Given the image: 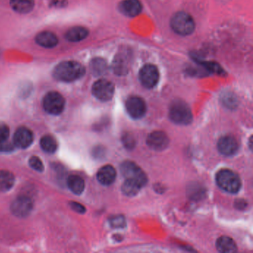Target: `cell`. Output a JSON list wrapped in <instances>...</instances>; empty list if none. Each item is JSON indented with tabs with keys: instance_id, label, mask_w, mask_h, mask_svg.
<instances>
[{
	"instance_id": "6da1fadb",
	"label": "cell",
	"mask_w": 253,
	"mask_h": 253,
	"mask_svg": "<svg viewBox=\"0 0 253 253\" xmlns=\"http://www.w3.org/2000/svg\"><path fill=\"white\" fill-rule=\"evenodd\" d=\"M85 73V68L78 62L63 61L54 68L53 77L57 81L69 83L81 79Z\"/></svg>"
},
{
	"instance_id": "7a4b0ae2",
	"label": "cell",
	"mask_w": 253,
	"mask_h": 253,
	"mask_svg": "<svg viewBox=\"0 0 253 253\" xmlns=\"http://www.w3.org/2000/svg\"><path fill=\"white\" fill-rule=\"evenodd\" d=\"M216 182L220 189L231 194L237 193L241 188V179L232 170H220L216 175Z\"/></svg>"
},
{
	"instance_id": "3957f363",
	"label": "cell",
	"mask_w": 253,
	"mask_h": 253,
	"mask_svg": "<svg viewBox=\"0 0 253 253\" xmlns=\"http://www.w3.org/2000/svg\"><path fill=\"white\" fill-rule=\"evenodd\" d=\"M169 118L174 124L188 125L192 123L193 115L190 108L185 102L176 100L170 106Z\"/></svg>"
},
{
	"instance_id": "277c9868",
	"label": "cell",
	"mask_w": 253,
	"mask_h": 253,
	"mask_svg": "<svg viewBox=\"0 0 253 253\" xmlns=\"http://www.w3.org/2000/svg\"><path fill=\"white\" fill-rule=\"evenodd\" d=\"M171 27L177 35L187 36L195 31V21L189 14L181 11L173 16L171 20Z\"/></svg>"
},
{
	"instance_id": "5b68a950",
	"label": "cell",
	"mask_w": 253,
	"mask_h": 253,
	"mask_svg": "<svg viewBox=\"0 0 253 253\" xmlns=\"http://www.w3.org/2000/svg\"><path fill=\"white\" fill-rule=\"evenodd\" d=\"M121 171L126 180L135 182L141 187L147 184V176L144 171L132 161H127L123 163L121 166Z\"/></svg>"
},
{
	"instance_id": "8992f818",
	"label": "cell",
	"mask_w": 253,
	"mask_h": 253,
	"mask_svg": "<svg viewBox=\"0 0 253 253\" xmlns=\"http://www.w3.org/2000/svg\"><path fill=\"white\" fill-rule=\"evenodd\" d=\"M66 106V100L62 94L57 91L47 93L42 100V106L47 113L59 115L63 112Z\"/></svg>"
},
{
	"instance_id": "52a82bcc",
	"label": "cell",
	"mask_w": 253,
	"mask_h": 253,
	"mask_svg": "<svg viewBox=\"0 0 253 253\" xmlns=\"http://www.w3.org/2000/svg\"><path fill=\"white\" fill-rule=\"evenodd\" d=\"M92 94L100 101H109L115 94V85L107 80H99L93 85Z\"/></svg>"
},
{
	"instance_id": "ba28073f",
	"label": "cell",
	"mask_w": 253,
	"mask_h": 253,
	"mask_svg": "<svg viewBox=\"0 0 253 253\" xmlns=\"http://www.w3.org/2000/svg\"><path fill=\"white\" fill-rule=\"evenodd\" d=\"M34 204L32 200L26 195H20L11 203V211L18 217H26L33 210Z\"/></svg>"
},
{
	"instance_id": "9c48e42d",
	"label": "cell",
	"mask_w": 253,
	"mask_h": 253,
	"mask_svg": "<svg viewBox=\"0 0 253 253\" xmlns=\"http://www.w3.org/2000/svg\"><path fill=\"white\" fill-rule=\"evenodd\" d=\"M139 78L142 85L146 88H152L159 81L158 68L152 64H146L140 69Z\"/></svg>"
},
{
	"instance_id": "30bf717a",
	"label": "cell",
	"mask_w": 253,
	"mask_h": 253,
	"mask_svg": "<svg viewBox=\"0 0 253 253\" xmlns=\"http://www.w3.org/2000/svg\"><path fill=\"white\" fill-rule=\"evenodd\" d=\"M126 108L128 115L134 119L144 116L146 112V104L143 99L137 96H131L126 102Z\"/></svg>"
},
{
	"instance_id": "8fae6325",
	"label": "cell",
	"mask_w": 253,
	"mask_h": 253,
	"mask_svg": "<svg viewBox=\"0 0 253 253\" xmlns=\"http://www.w3.org/2000/svg\"><path fill=\"white\" fill-rule=\"evenodd\" d=\"M131 54L128 51L122 50L115 57L113 62V70L118 75H126L131 66Z\"/></svg>"
},
{
	"instance_id": "7c38bea8",
	"label": "cell",
	"mask_w": 253,
	"mask_h": 253,
	"mask_svg": "<svg viewBox=\"0 0 253 253\" xmlns=\"http://www.w3.org/2000/svg\"><path fill=\"white\" fill-rule=\"evenodd\" d=\"M34 139L35 137L32 130L26 127H20L14 133V144L20 149H27L33 143Z\"/></svg>"
},
{
	"instance_id": "4fadbf2b",
	"label": "cell",
	"mask_w": 253,
	"mask_h": 253,
	"mask_svg": "<svg viewBox=\"0 0 253 253\" xmlns=\"http://www.w3.org/2000/svg\"><path fill=\"white\" fill-rule=\"evenodd\" d=\"M146 143L149 148L160 152L164 150L169 146V139L164 131H155L148 136Z\"/></svg>"
},
{
	"instance_id": "5bb4252c",
	"label": "cell",
	"mask_w": 253,
	"mask_h": 253,
	"mask_svg": "<svg viewBox=\"0 0 253 253\" xmlns=\"http://www.w3.org/2000/svg\"><path fill=\"white\" fill-rule=\"evenodd\" d=\"M238 143L236 139L231 135L222 137L217 143V149L222 155L225 156H232L238 150Z\"/></svg>"
},
{
	"instance_id": "9a60e30c",
	"label": "cell",
	"mask_w": 253,
	"mask_h": 253,
	"mask_svg": "<svg viewBox=\"0 0 253 253\" xmlns=\"http://www.w3.org/2000/svg\"><path fill=\"white\" fill-rule=\"evenodd\" d=\"M120 9L127 17H134L141 12L142 5L140 0H124L120 4Z\"/></svg>"
},
{
	"instance_id": "2e32d148",
	"label": "cell",
	"mask_w": 253,
	"mask_h": 253,
	"mask_svg": "<svg viewBox=\"0 0 253 253\" xmlns=\"http://www.w3.org/2000/svg\"><path fill=\"white\" fill-rule=\"evenodd\" d=\"M116 170L112 166L106 165L100 169L97 174V178L101 184L110 186L116 179Z\"/></svg>"
},
{
	"instance_id": "e0dca14e",
	"label": "cell",
	"mask_w": 253,
	"mask_h": 253,
	"mask_svg": "<svg viewBox=\"0 0 253 253\" xmlns=\"http://www.w3.org/2000/svg\"><path fill=\"white\" fill-rule=\"evenodd\" d=\"M36 42L44 48H51L58 44V38L51 32H42L36 36Z\"/></svg>"
},
{
	"instance_id": "ac0fdd59",
	"label": "cell",
	"mask_w": 253,
	"mask_h": 253,
	"mask_svg": "<svg viewBox=\"0 0 253 253\" xmlns=\"http://www.w3.org/2000/svg\"><path fill=\"white\" fill-rule=\"evenodd\" d=\"M88 30L82 26L71 28L66 34L67 41L72 42H78L84 41L88 37Z\"/></svg>"
},
{
	"instance_id": "d6986e66",
	"label": "cell",
	"mask_w": 253,
	"mask_h": 253,
	"mask_svg": "<svg viewBox=\"0 0 253 253\" xmlns=\"http://www.w3.org/2000/svg\"><path fill=\"white\" fill-rule=\"evenodd\" d=\"M216 248L220 253H234L237 252L235 241L227 236L220 237L216 242Z\"/></svg>"
},
{
	"instance_id": "ffe728a7",
	"label": "cell",
	"mask_w": 253,
	"mask_h": 253,
	"mask_svg": "<svg viewBox=\"0 0 253 253\" xmlns=\"http://www.w3.org/2000/svg\"><path fill=\"white\" fill-rule=\"evenodd\" d=\"M15 183V177L8 170H0V192L11 190Z\"/></svg>"
},
{
	"instance_id": "44dd1931",
	"label": "cell",
	"mask_w": 253,
	"mask_h": 253,
	"mask_svg": "<svg viewBox=\"0 0 253 253\" xmlns=\"http://www.w3.org/2000/svg\"><path fill=\"white\" fill-rule=\"evenodd\" d=\"M11 8L20 14H28L35 7V0H10Z\"/></svg>"
},
{
	"instance_id": "7402d4cb",
	"label": "cell",
	"mask_w": 253,
	"mask_h": 253,
	"mask_svg": "<svg viewBox=\"0 0 253 253\" xmlns=\"http://www.w3.org/2000/svg\"><path fill=\"white\" fill-rule=\"evenodd\" d=\"M67 186L75 195H81L85 189V181L81 176L72 174L67 178Z\"/></svg>"
},
{
	"instance_id": "603a6c76",
	"label": "cell",
	"mask_w": 253,
	"mask_h": 253,
	"mask_svg": "<svg viewBox=\"0 0 253 253\" xmlns=\"http://www.w3.org/2000/svg\"><path fill=\"white\" fill-rule=\"evenodd\" d=\"M41 146L44 152L48 154L56 152L58 149L57 140L51 135H45L41 138Z\"/></svg>"
},
{
	"instance_id": "cb8c5ba5",
	"label": "cell",
	"mask_w": 253,
	"mask_h": 253,
	"mask_svg": "<svg viewBox=\"0 0 253 253\" xmlns=\"http://www.w3.org/2000/svg\"><path fill=\"white\" fill-rule=\"evenodd\" d=\"M91 72L94 75L100 76L104 75L107 71L108 66L106 62L101 58H96L92 60L90 64Z\"/></svg>"
},
{
	"instance_id": "d4e9b609",
	"label": "cell",
	"mask_w": 253,
	"mask_h": 253,
	"mask_svg": "<svg viewBox=\"0 0 253 253\" xmlns=\"http://www.w3.org/2000/svg\"><path fill=\"white\" fill-rule=\"evenodd\" d=\"M141 188V186H139L135 182L126 180L122 186V191L127 196L132 197L137 195Z\"/></svg>"
},
{
	"instance_id": "484cf974",
	"label": "cell",
	"mask_w": 253,
	"mask_h": 253,
	"mask_svg": "<svg viewBox=\"0 0 253 253\" xmlns=\"http://www.w3.org/2000/svg\"><path fill=\"white\" fill-rule=\"evenodd\" d=\"M122 142L124 146L129 150L135 147V139L133 137L132 134H129V133L124 134L122 137Z\"/></svg>"
},
{
	"instance_id": "4316f807",
	"label": "cell",
	"mask_w": 253,
	"mask_h": 253,
	"mask_svg": "<svg viewBox=\"0 0 253 253\" xmlns=\"http://www.w3.org/2000/svg\"><path fill=\"white\" fill-rule=\"evenodd\" d=\"M29 165L35 171H42L44 170V165L42 161L38 157L33 156L29 159Z\"/></svg>"
},
{
	"instance_id": "83f0119b",
	"label": "cell",
	"mask_w": 253,
	"mask_h": 253,
	"mask_svg": "<svg viewBox=\"0 0 253 253\" xmlns=\"http://www.w3.org/2000/svg\"><path fill=\"white\" fill-rule=\"evenodd\" d=\"M9 134V127L4 123H0V144L8 140Z\"/></svg>"
},
{
	"instance_id": "f1b7e54d",
	"label": "cell",
	"mask_w": 253,
	"mask_h": 253,
	"mask_svg": "<svg viewBox=\"0 0 253 253\" xmlns=\"http://www.w3.org/2000/svg\"><path fill=\"white\" fill-rule=\"evenodd\" d=\"M110 224L115 228H123L126 226V220L123 215H115L109 219Z\"/></svg>"
},
{
	"instance_id": "f546056e",
	"label": "cell",
	"mask_w": 253,
	"mask_h": 253,
	"mask_svg": "<svg viewBox=\"0 0 253 253\" xmlns=\"http://www.w3.org/2000/svg\"><path fill=\"white\" fill-rule=\"evenodd\" d=\"M70 207L74 211H76V212L81 213V214H84V213L85 212V210H86L84 206H83L80 203L75 202V201L70 202Z\"/></svg>"
},
{
	"instance_id": "4dcf8cb0",
	"label": "cell",
	"mask_w": 253,
	"mask_h": 253,
	"mask_svg": "<svg viewBox=\"0 0 253 253\" xmlns=\"http://www.w3.org/2000/svg\"><path fill=\"white\" fill-rule=\"evenodd\" d=\"M14 144L12 145L11 143H1L0 144V152H12L14 149Z\"/></svg>"
},
{
	"instance_id": "1f68e13d",
	"label": "cell",
	"mask_w": 253,
	"mask_h": 253,
	"mask_svg": "<svg viewBox=\"0 0 253 253\" xmlns=\"http://www.w3.org/2000/svg\"><path fill=\"white\" fill-rule=\"evenodd\" d=\"M223 102H224V104L229 108H232V107H235V97H232V96H226L223 99Z\"/></svg>"
},
{
	"instance_id": "d6a6232c",
	"label": "cell",
	"mask_w": 253,
	"mask_h": 253,
	"mask_svg": "<svg viewBox=\"0 0 253 253\" xmlns=\"http://www.w3.org/2000/svg\"><path fill=\"white\" fill-rule=\"evenodd\" d=\"M247 201H244V199H238L235 202V207L240 210H244L247 207Z\"/></svg>"
},
{
	"instance_id": "836d02e7",
	"label": "cell",
	"mask_w": 253,
	"mask_h": 253,
	"mask_svg": "<svg viewBox=\"0 0 253 253\" xmlns=\"http://www.w3.org/2000/svg\"><path fill=\"white\" fill-rule=\"evenodd\" d=\"M52 5L56 8H63L67 5V0H53Z\"/></svg>"
},
{
	"instance_id": "e575fe53",
	"label": "cell",
	"mask_w": 253,
	"mask_h": 253,
	"mask_svg": "<svg viewBox=\"0 0 253 253\" xmlns=\"http://www.w3.org/2000/svg\"><path fill=\"white\" fill-rule=\"evenodd\" d=\"M103 154H104V149L102 147H96L93 151V155L95 158H101Z\"/></svg>"
}]
</instances>
